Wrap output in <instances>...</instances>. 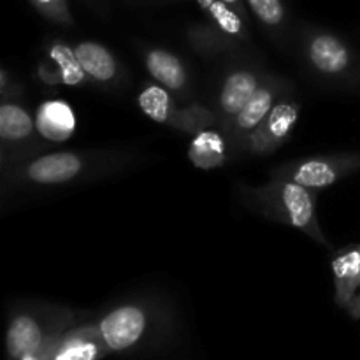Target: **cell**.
Segmentation results:
<instances>
[{"label": "cell", "instance_id": "obj_1", "mask_svg": "<svg viewBox=\"0 0 360 360\" xmlns=\"http://www.w3.org/2000/svg\"><path fill=\"white\" fill-rule=\"evenodd\" d=\"M146 313L137 306L112 309L98 323L102 338L111 352H125L136 347L146 333Z\"/></svg>", "mask_w": 360, "mask_h": 360}, {"label": "cell", "instance_id": "obj_2", "mask_svg": "<svg viewBox=\"0 0 360 360\" xmlns=\"http://www.w3.org/2000/svg\"><path fill=\"white\" fill-rule=\"evenodd\" d=\"M109 352L98 327H79L58 334L51 360H101Z\"/></svg>", "mask_w": 360, "mask_h": 360}, {"label": "cell", "instance_id": "obj_3", "mask_svg": "<svg viewBox=\"0 0 360 360\" xmlns=\"http://www.w3.org/2000/svg\"><path fill=\"white\" fill-rule=\"evenodd\" d=\"M299 118V105L292 102H281L271 109L269 115L266 116L259 129L253 132L252 146L259 153H267L280 146L290 132L294 130L295 123Z\"/></svg>", "mask_w": 360, "mask_h": 360}, {"label": "cell", "instance_id": "obj_4", "mask_svg": "<svg viewBox=\"0 0 360 360\" xmlns=\"http://www.w3.org/2000/svg\"><path fill=\"white\" fill-rule=\"evenodd\" d=\"M280 197L290 224L308 232L309 236H319L315 221V204H313L309 188L295 181H288L281 185Z\"/></svg>", "mask_w": 360, "mask_h": 360}, {"label": "cell", "instance_id": "obj_5", "mask_svg": "<svg viewBox=\"0 0 360 360\" xmlns=\"http://www.w3.org/2000/svg\"><path fill=\"white\" fill-rule=\"evenodd\" d=\"M81 167H83V162L76 155L53 153L32 162L27 169V174L35 183L55 185V183H65L76 178Z\"/></svg>", "mask_w": 360, "mask_h": 360}, {"label": "cell", "instance_id": "obj_6", "mask_svg": "<svg viewBox=\"0 0 360 360\" xmlns=\"http://www.w3.org/2000/svg\"><path fill=\"white\" fill-rule=\"evenodd\" d=\"M35 127L42 137L49 141H67L76 129L72 108L63 101H48L39 105Z\"/></svg>", "mask_w": 360, "mask_h": 360}, {"label": "cell", "instance_id": "obj_7", "mask_svg": "<svg viewBox=\"0 0 360 360\" xmlns=\"http://www.w3.org/2000/svg\"><path fill=\"white\" fill-rule=\"evenodd\" d=\"M309 60L323 74H341L350 67L352 56L341 39L319 34L309 42Z\"/></svg>", "mask_w": 360, "mask_h": 360}, {"label": "cell", "instance_id": "obj_8", "mask_svg": "<svg viewBox=\"0 0 360 360\" xmlns=\"http://www.w3.org/2000/svg\"><path fill=\"white\" fill-rule=\"evenodd\" d=\"M48 338L37 320L28 315L16 316L7 329V355L13 360H20L23 355L39 350Z\"/></svg>", "mask_w": 360, "mask_h": 360}, {"label": "cell", "instance_id": "obj_9", "mask_svg": "<svg viewBox=\"0 0 360 360\" xmlns=\"http://www.w3.org/2000/svg\"><path fill=\"white\" fill-rule=\"evenodd\" d=\"M336 299L341 306H350L360 288V250H348L333 260Z\"/></svg>", "mask_w": 360, "mask_h": 360}, {"label": "cell", "instance_id": "obj_10", "mask_svg": "<svg viewBox=\"0 0 360 360\" xmlns=\"http://www.w3.org/2000/svg\"><path fill=\"white\" fill-rule=\"evenodd\" d=\"M259 90V81L248 70H238L225 79L220 94V108L225 115L238 116Z\"/></svg>", "mask_w": 360, "mask_h": 360}, {"label": "cell", "instance_id": "obj_11", "mask_svg": "<svg viewBox=\"0 0 360 360\" xmlns=\"http://www.w3.org/2000/svg\"><path fill=\"white\" fill-rule=\"evenodd\" d=\"M84 72L97 81H109L116 74V62L111 53L97 42H81L74 49Z\"/></svg>", "mask_w": 360, "mask_h": 360}, {"label": "cell", "instance_id": "obj_12", "mask_svg": "<svg viewBox=\"0 0 360 360\" xmlns=\"http://www.w3.org/2000/svg\"><path fill=\"white\" fill-rule=\"evenodd\" d=\"M146 67L151 76L169 90H179L186 81L183 63L174 55L162 49H153L146 56Z\"/></svg>", "mask_w": 360, "mask_h": 360}, {"label": "cell", "instance_id": "obj_13", "mask_svg": "<svg viewBox=\"0 0 360 360\" xmlns=\"http://www.w3.org/2000/svg\"><path fill=\"white\" fill-rule=\"evenodd\" d=\"M188 157L199 169H213L225 162V144L220 134L213 130H202L190 144Z\"/></svg>", "mask_w": 360, "mask_h": 360}, {"label": "cell", "instance_id": "obj_14", "mask_svg": "<svg viewBox=\"0 0 360 360\" xmlns=\"http://www.w3.org/2000/svg\"><path fill=\"white\" fill-rule=\"evenodd\" d=\"M340 167L327 160L302 162L292 174V179L306 188H326L340 178Z\"/></svg>", "mask_w": 360, "mask_h": 360}, {"label": "cell", "instance_id": "obj_15", "mask_svg": "<svg viewBox=\"0 0 360 360\" xmlns=\"http://www.w3.org/2000/svg\"><path fill=\"white\" fill-rule=\"evenodd\" d=\"M271 109H273V91L269 88H259L252 101L236 116V129L239 132H252V130L255 132Z\"/></svg>", "mask_w": 360, "mask_h": 360}, {"label": "cell", "instance_id": "obj_16", "mask_svg": "<svg viewBox=\"0 0 360 360\" xmlns=\"http://www.w3.org/2000/svg\"><path fill=\"white\" fill-rule=\"evenodd\" d=\"M204 13L218 25L221 32L227 35H234V37H245V25H243V18L229 6L224 0H197Z\"/></svg>", "mask_w": 360, "mask_h": 360}, {"label": "cell", "instance_id": "obj_17", "mask_svg": "<svg viewBox=\"0 0 360 360\" xmlns=\"http://www.w3.org/2000/svg\"><path fill=\"white\" fill-rule=\"evenodd\" d=\"M34 122L25 109L14 104L0 108V136L6 141H20L32 134Z\"/></svg>", "mask_w": 360, "mask_h": 360}, {"label": "cell", "instance_id": "obj_18", "mask_svg": "<svg viewBox=\"0 0 360 360\" xmlns=\"http://www.w3.org/2000/svg\"><path fill=\"white\" fill-rule=\"evenodd\" d=\"M139 105L151 120L158 123L171 122L172 112H174L171 95L165 88L158 86V84H151L141 91Z\"/></svg>", "mask_w": 360, "mask_h": 360}, {"label": "cell", "instance_id": "obj_19", "mask_svg": "<svg viewBox=\"0 0 360 360\" xmlns=\"http://www.w3.org/2000/svg\"><path fill=\"white\" fill-rule=\"evenodd\" d=\"M49 55H51L53 62L58 65L60 81H63L65 84H70V86H76V84H79L84 79V74L86 72H84L76 51L67 48L65 44H55Z\"/></svg>", "mask_w": 360, "mask_h": 360}, {"label": "cell", "instance_id": "obj_20", "mask_svg": "<svg viewBox=\"0 0 360 360\" xmlns=\"http://www.w3.org/2000/svg\"><path fill=\"white\" fill-rule=\"evenodd\" d=\"M255 16L269 27H278L285 20V7L281 0H246Z\"/></svg>", "mask_w": 360, "mask_h": 360}, {"label": "cell", "instance_id": "obj_21", "mask_svg": "<svg viewBox=\"0 0 360 360\" xmlns=\"http://www.w3.org/2000/svg\"><path fill=\"white\" fill-rule=\"evenodd\" d=\"M42 16L49 18L51 21H56L60 25H70L72 23V16H70L69 4L67 0H28Z\"/></svg>", "mask_w": 360, "mask_h": 360}, {"label": "cell", "instance_id": "obj_22", "mask_svg": "<svg viewBox=\"0 0 360 360\" xmlns=\"http://www.w3.org/2000/svg\"><path fill=\"white\" fill-rule=\"evenodd\" d=\"M56 338H58V334H53V336L48 338V341H46L44 345H42L39 350L32 352V354H27L23 355L20 360H51L53 357V348H55V343H56Z\"/></svg>", "mask_w": 360, "mask_h": 360}, {"label": "cell", "instance_id": "obj_23", "mask_svg": "<svg viewBox=\"0 0 360 360\" xmlns=\"http://www.w3.org/2000/svg\"><path fill=\"white\" fill-rule=\"evenodd\" d=\"M224 2H227L229 6H231L232 9H234L236 13L239 14V16H241V18H245V14H246L245 0H224Z\"/></svg>", "mask_w": 360, "mask_h": 360}, {"label": "cell", "instance_id": "obj_24", "mask_svg": "<svg viewBox=\"0 0 360 360\" xmlns=\"http://www.w3.org/2000/svg\"><path fill=\"white\" fill-rule=\"evenodd\" d=\"M352 311H354L355 316H360V297L354 299V302H352Z\"/></svg>", "mask_w": 360, "mask_h": 360}, {"label": "cell", "instance_id": "obj_25", "mask_svg": "<svg viewBox=\"0 0 360 360\" xmlns=\"http://www.w3.org/2000/svg\"><path fill=\"white\" fill-rule=\"evenodd\" d=\"M359 250H360V248H359Z\"/></svg>", "mask_w": 360, "mask_h": 360}]
</instances>
